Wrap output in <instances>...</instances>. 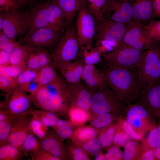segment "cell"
<instances>
[{"label": "cell", "instance_id": "cell-49", "mask_svg": "<svg viewBox=\"0 0 160 160\" xmlns=\"http://www.w3.org/2000/svg\"><path fill=\"white\" fill-rule=\"evenodd\" d=\"M23 4L19 0H0L1 13L17 11Z\"/></svg>", "mask_w": 160, "mask_h": 160}, {"label": "cell", "instance_id": "cell-51", "mask_svg": "<svg viewBox=\"0 0 160 160\" xmlns=\"http://www.w3.org/2000/svg\"><path fill=\"white\" fill-rule=\"evenodd\" d=\"M32 160H60V158L54 156L41 148L29 155Z\"/></svg>", "mask_w": 160, "mask_h": 160}, {"label": "cell", "instance_id": "cell-18", "mask_svg": "<svg viewBox=\"0 0 160 160\" xmlns=\"http://www.w3.org/2000/svg\"><path fill=\"white\" fill-rule=\"evenodd\" d=\"M132 10V20L145 25L154 19L152 0H128Z\"/></svg>", "mask_w": 160, "mask_h": 160}, {"label": "cell", "instance_id": "cell-26", "mask_svg": "<svg viewBox=\"0 0 160 160\" xmlns=\"http://www.w3.org/2000/svg\"><path fill=\"white\" fill-rule=\"evenodd\" d=\"M39 48L26 44H20L10 53V64L14 65H25L29 54Z\"/></svg>", "mask_w": 160, "mask_h": 160}, {"label": "cell", "instance_id": "cell-17", "mask_svg": "<svg viewBox=\"0 0 160 160\" xmlns=\"http://www.w3.org/2000/svg\"><path fill=\"white\" fill-rule=\"evenodd\" d=\"M31 116L29 112L16 117L7 143L20 149L30 132L28 125Z\"/></svg>", "mask_w": 160, "mask_h": 160}, {"label": "cell", "instance_id": "cell-13", "mask_svg": "<svg viewBox=\"0 0 160 160\" xmlns=\"http://www.w3.org/2000/svg\"><path fill=\"white\" fill-rule=\"evenodd\" d=\"M132 10L128 0H107L103 16L105 19L126 26L132 20Z\"/></svg>", "mask_w": 160, "mask_h": 160}, {"label": "cell", "instance_id": "cell-35", "mask_svg": "<svg viewBox=\"0 0 160 160\" xmlns=\"http://www.w3.org/2000/svg\"><path fill=\"white\" fill-rule=\"evenodd\" d=\"M41 148L39 139L30 132L19 149L25 155L27 156L35 152Z\"/></svg>", "mask_w": 160, "mask_h": 160}, {"label": "cell", "instance_id": "cell-29", "mask_svg": "<svg viewBox=\"0 0 160 160\" xmlns=\"http://www.w3.org/2000/svg\"><path fill=\"white\" fill-rule=\"evenodd\" d=\"M79 56L83 59L85 64L95 65L102 60V56L93 46L80 48Z\"/></svg>", "mask_w": 160, "mask_h": 160}, {"label": "cell", "instance_id": "cell-9", "mask_svg": "<svg viewBox=\"0 0 160 160\" xmlns=\"http://www.w3.org/2000/svg\"><path fill=\"white\" fill-rule=\"evenodd\" d=\"M4 96L5 100L0 102V109L7 111L15 117L29 113L32 109L33 103L30 95L17 86Z\"/></svg>", "mask_w": 160, "mask_h": 160}, {"label": "cell", "instance_id": "cell-25", "mask_svg": "<svg viewBox=\"0 0 160 160\" xmlns=\"http://www.w3.org/2000/svg\"><path fill=\"white\" fill-rule=\"evenodd\" d=\"M62 10L67 26L72 24L74 16L81 7L82 0H55Z\"/></svg>", "mask_w": 160, "mask_h": 160}, {"label": "cell", "instance_id": "cell-47", "mask_svg": "<svg viewBox=\"0 0 160 160\" xmlns=\"http://www.w3.org/2000/svg\"><path fill=\"white\" fill-rule=\"evenodd\" d=\"M101 146L99 139L95 137L84 142L82 147L85 151L96 156L100 153Z\"/></svg>", "mask_w": 160, "mask_h": 160}, {"label": "cell", "instance_id": "cell-59", "mask_svg": "<svg viewBox=\"0 0 160 160\" xmlns=\"http://www.w3.org/2000/svg\"><path fill=\"white\" fill-rule=\"evenodd\" d=\"M11 115L6 110L0 109V121L5 120Z\"/></svg>", "mask_w": 160, "mask_h": 160}, {"label": "cell", "instance_id": "cell-44", "mask_svg": "<svg viewBox=\"0 0 160 160\" xmlns=\"http://www.w3.org/2000/svg\"><path fill=\"white\" fill-rule=\"evenodd\" d=\"M20 44L9 38L3 31H0V50L10 53Z\"/></svg>", "mask_w": 160, "mask_h": 160}, {"label": "cell", "instance_id": "cell-55", "mask_svg": "<svg viewBox=\"0 0 160 160\" xmlns=\"http://www.w3.org/2000/svg\"><path fill=\"white\" fill-rule=\"evenodd\" d=\"M73 158L75 160H86L89 158L84 151L80 148H76L73 151Z\"/></svg>", "mask_w": 160, "mask_h": 160}, {"label": "cell", "instance_id": "cell-57", "mask_svg": "<svg viewBox=\"0 0 160 160\" xmlns=\"http://www.w3.org/2000/svg\"><path fill=\"white\" fill-rule=\"evenodd\" d=\"M10 53L0 50V65L7 66L10 64Z\"/></svg>", "mask_w": 160, "mask_h": 160}, {"label": "cell", "instance_id": "cell-58", "mask_svg": "<svg viewBox=\"0 0 160 160\" xmlns=\"http://www.w3.org/2000/svg\"><path fill=\"white\" fill-rule=\"evenodd\" d=\"M154 18H160V0H152Z\"/></svg>", "mask_w": 160, "mask_h": 160}, {"label": "cell", "instance_id": "cell-11", "mask_svg": "<svg viewBox=\"0 0 160 160\" xmlns=\"http://www.w3.org/2000/svg\"><path fill=\"white\" fill-rule=\"evenodd\" d=\"M126 28L124 25L111 20L105 19L100 21H96L93 41L105 40L122 44Z\"/></svg>", "mask_w": 160, "mask_h": 160}, {"label": "cell", "instance_id": "cell-21", "mask_svg": "<svg viewBox=\"0 0 160 160\" xmlns=\"http://www.w3.org/2000/svg\"><path fill=\"white\" fill-rule=\"evenodd\" d=\"M30 12V25L25 37L39 28L48 27L49 24V11L47 2L37 6Z\"/></svg>", "mask_w": 160, "mask_h": 160}, {"label": "cell", "instance_id": "cell-38", "mask_svg": "<svg viewBox=\"0 0 160 160\" xmlns=\"http://www.w3.org/2000/svg\"><path fill=\"white\" fill-rule=\"evenodd\" d=\"M87 111L74 105L69 110L71 121L73 123L76 124L84 123L89 118V114Z\"/></svg>", "mask_w": 160, "mask_h": 160}, {"label": "cell", "instance_id": "cell-12", "mask_svg": "<svg viewBox=\"0 0 160 160\" xmlns=\"http://www.w3.org/2000/svg\"><path fill=\"white\" fill-rule=\"evenodd\" d=\"M157 42L150 39L145 33L142 25L132 20L127 26L122 43L137 49H149Z\"/></svg>", "mask_w": 160, "mask_h": 160}, {"label": "cell", "instance_id": "cell-10", "mask_svg": "<svg viewBox=\"0 0 160 160\" xmlns=\"http://www.w3.org/2000/svg\"><path fill=\"white\" fill-rule=\"evenodd\" d=\"M126 119L137 131L145 133L157 125L156 119L139 103L125 106Z\"/></svg>", "mask_w": 160, "mask_h": 160}, {"label": "cell", "instance_id": "cell-5", "mask_svg": "<svg viewBox=\"0 0 160 160\" xmlns=\"http://www.w3.org/2000/svg\"><path fill=\"white\" fill-rule=\"evenodd\" d=\"M80 46L76 29L68 26L52 54L55 66L58 64L76 60L79 56Z\"/></svg>", "mask_w": 160, "mask_h": 160}, {"label": "cell", "instance_id": "cell-24", "mask_svg": "<svg viewBox=\"0 0 160 160\" xmlns=\"http://www.w3.org/2000/svg\"><path fill=\"white\" fill-rule=\"evenodd\" d=\"M61 140L49 132L44 137L39 140L41 148L61 159H64L65 152Z\"/></svg>", "mask_w": 160, "mask_h": 160}, {"label": "cell", "instance_id": "cell-20", "mask_svg": "<svg viewBox=\"0 0 160 160\" xmlns=\"http://www.w3.org/2000/svg\"><path fill=\"white\" fill-rule=\"evenodd\" d=\"M85 85L92 91L103 87L108 85L102 71L98 70L95 65L85 64L82 75Z\"/></svg>", "mask_w": 160, "mask_h": 160}, {"label": "cell", "instance_id": "cell-32", "mask_svg": "<svg viewBox=\"0 0 160 160\" xmlns=\"http://www.w3.org/2000/svg\"><path fill=\"white\" fill-rule=\"evenodd\" d=\"M28 125L29 132L40 140L49 132V127L44 125L35 115L31 114Z\"/></svg>", "mask_w": 160, "mask_h": 160}, {"label": "cell", "instance_id": "cell-3", "mask_svg": "<svg viewBox=\"0 0 160 160\" xmlns=\"http://www.w3.org/2000/svg\"><path fill=\"white\" fill-rule=\"evenodd\" d=\"M145 52L123 44L112 52L102 56L106 66L131 69L138 68Z\"/></svg>", "mask_w": 160, "mask_h": 160}, {"label": "cell", "instance_id": "cell-30", "mask_svg": "<svg viewBox=\"0 0 160 160\" xmlns=\"http://www.w3.org/2000/svg\"><path fill=\"white\" fill-rule=\"evenodd\" d=\"M25 154L17 147L6 143L0 145V160H20Z\"/></svg>", "mask_w": 160, "mask_h": 160}, {"label": "cell", "instance_id": "cell-61", "mask_svg": "<svg viewBox=\"0 0 160 160\" xmlns=\"http://www.w3.org/2000/svg\"><path fill=\"white\" fill-rule=\"evenodd\" d=\"M95 160H105L106 159L105 157V155L100 153L97 155L96 156L95 158Z\"/></svg>", "mask_w": 160, "mask_h": 160}, {"label": "cell", "instance_id": "cell-50", "mask_svg": "<svg viewBox=\"0 0 160 160\" xmlns=\"http://www.w3.org/2000/svg\"><path fill=\"white\" fill-rule=\"evenodd\" d=\"M17 86L14 80L6 73L0 75V89L5 93L10 91Z\"/></svg>", "mask_w": 160, "mask_h": 160}, {"label": "cell", "instance_id": "cell-16", "mask_svg": "<svg viewBox=\"0 0 160 160\" xmlns=\"http://www.w3.org/2000/svg\"><path fill=\"white\" fill-rule=\"evenodd\" d=\"M60 33L47 27H43L37 29L27 37H23L18 42L20 44L41 48L55 44L58 39Z\"/></svg>", "mask_w": 160, "mask_h": 160}, {"label": "cell", "instance_id": "cell-39", "mask_svg": "<svg viewBox=\"0 0 160 160\" xmlns=\"http://www.w3.org/2000/svg\"><path fill=\"white\" fill-rule=\"evenodd\" d=\"M98 132L91 127H83L78 128L75 131L74 135L78 140L85 142L94 138L98 135Z\"/></svg>", "mask_w": 160, "mask_h": 160}, {"label": "cell", "instance_id": "cell-8", "mask_svg": "<svg viewBox=\"0 0 160 160\" xmlns=\"http://www.w3.org/2000/svg\"><path fill=\"white\" fill-rule=\"evenodd\" d=\"M95 26V18L88 9L85 0H82L76 21V31L80 48L93 46Z\"/></svg>", "mask_w": 160, "mask_h": 160}, {"label": "cell", "instance_id": "cell-41", "mask_svg": "<svg viewBox=\"0 0 160 160\" xmlns=\"http://www.w3.org/2000/svg\"><path fill=\"white\" fill-rule=\"evenodd\" d=\"M15 118L11 115L5 120L0 121V145L7 143Z\"/></svg>", "mask_w": 160, "mask_h": 160}, {"label": "cell", "instance_id": "cell-42", "mask_svg": "<svg viewBox=\"0 0 160 160\" xmlns=\"http://www.w3.org/2000/svg\"><path fill=\"white\" fill-rule=\"evenodd\" d=\"M114 113H106L98 115L93 120L92 124L96 128H101L106 127L115 119L118 120L117 118Z\"/></svg>", "mask_w": 160, "mask_h": 160}, {"label": "cell", "instance_id": "cell-2", "mask_svg": "<svg viewBox=\"0 0 160 160\" xmlns=\"http://www.w3.org/2000/svg\"><path fill=\"white\" fill-rule=\"evenodd\" d=\"M30 95L36 108L55 113L65 111L67 100H69L65 89L55 83L41 86Z\"/></svg>", "mask_w": 160, "mask_h": 160}, {"label": "cell", "instance_id": "cell-53", "mask_svg": "<svg viewBox=\"0 0 160 160\" xmlns=\"http://www.w3.org/2000/svg\"><path fill=\"white\" fill-rule=\"evenodd\" d=\"M7 73L14 80L26 69L25 65H14L9 64L6 66Z\"/></svg>", "mask_w": 160, "mask_h": 160}, {"label": "cell", "instance_id": "cell-52", "mask_svg": "<svg viewBox=\"0 0 160 160\" xmlns=\"http://www.w3.org/2000/svg\"><path fill=\"white\" fill-rule=\"evenodd\" d=\"M104 155L107 160H124L123 152L119 147L116 145L111 147Z\"/></svg>", "mask_w": 160, "mask_h": 160}, {"label": "cell", "instance_id": "cell-60", "mask_svg": "<svg viewBox=\"0 0 160 160\" xmlns=\"http://www.w3.org/2000/svg\"><path fill=\"white\" fill-rule=\"evenodd\" d=\"M156 160H160V146L154 150Z\"/></svg>", "mask_w": 160, "mask_h": 160}, {"label": "cell", "instance_id": "cell-56", "mask_svg": "<svg viewBox=\"0 0 160 160\" xmlns=\"http://www.w3.org/2000/svg\"><path fill=\"white\" fill-rule=\"evenodd\" d=\"M155 158L154 150L145 151L141 153L139 156L137 160H155Z\"/></svg>", "mask_w": 160, "mask_h": 160}, {"label": "cell", "instance_id": "cell-46", "mask_svg": "<svg viewBox=\"0 0 160 160\" xmlns=\"http://www.w3.org/2000/svg\"><path fill=\"white\" fill-rule=\"evenodd\" d=\"M38 72L26 69L14 80L18 87L22 86L34 80Z\"/></svg>", "mask_w": 160, "mask_h": 160}, {"label": "cell", "instance_id": "cell-22", "mask_svg": "<svg viewBox=\"0 0 160 160\" xmlns=\"http://www.w3.org/2000/svg\"><path fill=\"white\" fill-rule=\"evenodd\" d=\"M52 61V54L46 50L39 48L29 54L25 65L27 69L38 72Z\"/></svg>", "mask_w": 160, "mask_h": 160}, {"label": "cell", "instance_id": "cell-27", "mask_svg": "<svg viewBox=\"0 0 160 160\" xmlns=\"http://www.w3.org/2000/svg\"><path fill=\"white\" fill-rule=\"evenodd\" d=\"M141 145L140 154L145 151L154 150L160 146V122H158L156 126L150 132L147 137L142 141Z\"/></svg>", "mask_w": 160, "mask_h": 160}, {"label": "cell", "instance_id": "cell-43", "mask_svg": "<svg viewBox=\"0 0 160 160\" xmlns=\"http://www.w3.org/2000/svg\"><path fill=\"white\" fill-rule=\"evenodd\" d=\"M53 128L57 136L61 139L68 138L72 134V130L69 123L64 119H59L57 124Z\"/></svg>", "mask_w": 160, "mask_h": 160}, {"label": "cell", "instance_id": "cell-31", "mask_svg": "<svg viewBox=\"0 0 160 160\" xmlns=\"http://www.w3.org/2000/svg\"><path fill=\"white\" fill-rule=\"evenodd\" d=\"M85 1L88 9L96 21H100L105 19L103 13L107 0H85Z\"/></svg>", "mask_w": 160, "mask_h": 160}, {"label": "cell", "instance_id": "cell-4", "mask_svg": "<svg viewBox=\"0 0 160 160\" xmlns=\"http://www.w3.org/2000/svg\"><path fill=\"white\" fill-rule=\"evenodd\" d=\"M125 105L108 85L93 91L90 109L97 114L124 112Z\"/></svg>", "mask_w": 160, "mask_h": 160}, {"label": "cell", "instance_id": "cell-40", "mask_svg": "<svg viewBox=\"0 0 160 160\" xmlns=\"http://www.w3.org/2000/svg\"><path fill=\"white\" fill-rule=\"evenodd\" d=\"M118 125L117 122V124L105 127L103 129L99 139L102 147L106 148L111 145Z\"/></svg>", "mask_w": 160, "mask_h": 160}, {"label": "cell", "instance_id": "cell-15", "mask_svg": "<svg viewBox=\"0 0 160 160\" xmlns=\"http://www.w3.org/2000/svg\"><path fill=\"white\" fill-rule=\"evenodd\" d=\"M65 82L69 99L74 105L86 111L90 109L93 91L81 81L75 83Z\"/></svg>", "mask_w": 160, "mask_h": 160}, {"label": "cell", "instance_id": "cell-23", "mask_svg": "<svg viewBox=\"0 0 160 160\" xmlns=\"http://www.w3.org/2000/svg\"><path fill=\"white\" fill-rule=\"evenodd\" d=\"M47 3L49 11L47 27L60 33L68 27L64 14L55 0H50Z\"/></svg>", "mask_w": 160, "mask_h": 160}, {"label": "cell", "instance_id": "cell-48", "mask_svg": "<svg viewBox=\"0 0 160 160\" xmlns=\"http://www.w3.org/2000/svg\"><path fill=\"white\" fill-rule=\"evenodd\" d=\"M131 139L119 124L113 138V143L118 147H124L126 143Z\"/></svg>", "mask_w": 160, "mask_h": 160}, {"label": "cell", "instance_id": "cell-19", "mask_svg": "<svg viewBox=\"0 0 160 160\" xmlns=\"http://www.w3.org/2000/svg\"><path fill=\"white\" fill-rule=\"evenodd\" d=\"M83 59L79 57L74 60L61 63L56 67L69 83H75L81 81L82 75L84 65Z\"/></svg>", "mask_w": 160, "mask_h": 160}, {"label": "cell", "instance_id": "cell-6", "mask_svg": "<svg viewBox=\"0 0 160 160\" xmlns=\"http://www.w3.org/2000/svg\"><path fill=\"white\" fill-rule=\"evenodd\" d=\"M31 22L30 12L17 11L1 13L0 31L10 38L15 40L27 33Z\"/></svg>", "mask_w": 160, "mask_h": 160}, {"label": "cell", "instance_id": "cell-37", "mask_svg": "<svg viewBox=\"0 0 160 160\" xmlns=\"http://www.w3.org/2000/svg\"><path fill=\"white\" fill-rule=\"evenodd\" d=\"M118 122L130 138L138 141L144 139L145 133L139 132L135 130L126 118L119 117Z\"/></svg>", "mask_w": 160, "mask_h": 160}, {"label": "cell", "instance_id": "cell-54", "mask_svg": "<svg viewBox=\"0 0 160 160\" xmlns=\"http://www.w3.org/2000/svg\"><path fill=\"white\" fill-rule=\"evenodd\" d=\"M41 87L39 83L35 80L27 84L18 87L24 92H28L31 95L35 92Z\"/></svg>", "mask_w": 160, "mask_h": 160}, {"label": "cell", "instance_id": "cell-28", "mask_svg": "<svg viewBox=\"0 0 160 160\" xmlns=\"http://www.w3.org/2000/svg\"><path fill=\"white\" fill-rule=\"evenodd\" d=\"M52 61L38 71L35 79L41 86H46L55 80L58 76Z\"/></svg>", "mask_w": 160, "mask_h": 160}, {"label": "cell", "instance_id": "cell-62", "mask_svg": "<svg viewBox=\"0 0 160 160\" xmlns=\"http://www.w3.org/2000/svg\"><path fill=\"white\" fill-rule=\"evenodd\" d=\"M23 4L25 3H27L31 0H19Z\"/></svg>", "mask_w": 160, "mask_h": 160}, {"label": "cell", "instance_id": "cell-33", "mask_svg": "<svg viewBox=\"0 0 160 160\" xmlns=\"http://www.w3.org/2000/svg\"><path fill=\"white\" fill-rule=\"evenodd\" d=\"M30 113L36 116L42 123L49 127L53 128L59 119L55 113L40 109H32Z\"/></svg>", "mask_w": 160, "mask_h": 160}, {"label": "cell", "instance_id": "cell-36", "mask_svg": "<svg viewBox=\"0 0 160 160\" xmlns=\"http://www.w3.org/2000/svg\"><path fill=\"white\" fill-rule=\"evenodd\" d=\"M142 25L145 33L150 39L155 42H160V20H152Z\"/></svg>", "mask_w": 160, "mask_h": 160}, {"label": "cell", "instance_id": "cell-1", "mask_svg": "<svg viewBox=\"0 0 160 160\" xmlns=\"http://www.w3.org/2000/svg\"><path fill=\"white\" fill-rule=\"evenodd\" d=\"M102 71L108 85L124 104L137 100L142 88L138 68L126 69L106 66Z\"/></svg>", "mask_w": 160, "mask_h": 160}, {"label": "cell", "instance_id": "cell-45", "mask_svg": "<svg viewBox=\"0 0 160 160\" xmlns=\"http://www.w3.org/2000/svg\"><path fill=\"white\" fill-rule=\"evenodd\" d=\"M121 44L114 42L103 40L95 42L94 47L102 56L112 52Z\"/></svg>", "mask_w": 160, "mask_h": 160}, {"label": "cell", "instance_id": "cell-34", "mask_svg": "<svg viewBox=\"0 0 160 160\" xmlns=\"http://www.w3.org/2000/svg\"><path fill=\"white\" fill-rule=\"evenodd\" d=\"M124 148V160H137L141 152V143L131 139L126 143Z\"/></svg>", "mask_w": 160, "mask_h": 160}, {"label": "cell", "instance_id": "cell-14", "mask_svg": "<svg viewBox=\"0 0 160 160\" xmlns=\"http://www.w3.org/2000/svg\"><path fill=\"white\" fill-rule=\"evenodd\" d=\"M137 100L160 122V81L153 86L142 89Z\"/></svg>", "mask_w": 160, "mask_h": 160}, {"label": "cell", "instance_id": "cell-7", "mask_svg": "<svg viewBox=\"0 0 160 160\" xmlns=\"http://www.w3.org/2000/svg\"><path fill=\"white\" fill-rule=\"evenodd\" d=\"M138 70L142 82V89L153 86L159 80L160 48L156 45V43L145 52Z\"/></svg>", "mask_w": 160, "mask_h": 160}]
</instances>
